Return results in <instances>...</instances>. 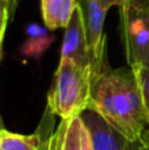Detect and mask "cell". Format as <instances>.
<instances>
[{"mask_svg":"<svg viewBox=\"0 0 149 150\" xmlns=\"http://www.w3.org/2000/svg\"><path fill=\"white\" fill-rule=\"evenodd\" d=\"M131 142L139 141L149 128L136 75L131 67L104 69L92 78L89 108Z\"/></svg>","mask_w":149,"mask_h":150,"instance_id":"cell-1","label":"cell"},{"mask_svg":"<svg viewBox=\"0 0 149 150\" xmlns=\"http://www.w3.org/2000/svg\"><path fill=\"white\" fill-rule=\"evenodd\" d=\"M92 71L67 58H61L52 88L48 93V111L62 119L81 116L91 98Z\"/></svg>","mask_w":149,"mask_h":150,"instance_id":"cell-2","label":"cell"},{"mask_svg":"<svg viewBox=\"0 0 149 150\" xmlns=\"http://www.w3.org/2000/svg\"><path fill=\"white\" fill-rule=\"evenodd\" d=\"M120 9L127 63L135 69L149 47V0H124Z\"/></svg>","mask_w":149,"mask_h":150,"instance_id":"cell-3","label":"cell"},{"mask_svg":"<svg viewBox=\"0 0 149 150\" xmlns=\"http://www.w3.org/2000/svg\"><path fill=\"white\" fill-rule=\"evenodd\" d=\"M81 8L86 32L87 45L91 58L92 78L99 75L104 69L106 63V37H104V20L107 12L112 7H121L124 0H77Z\"/></svg>","mask_w":149,"mask_h":150,"instance_id":"cell-4","label":"cell"},{"mask_svg":"<svg viewBox=\"0 0 149 150\" xmlns=\"http://www.w3.org/2000/svg\"><path fill=\"white\" fill-rule=\"evenodd\" d=\"M92 150H131L132 142L91 109L81 115Z\"/></svg>","mask_w":149,"mask_h":150,"instance_id":"cell-5","label":"cell"},{"mask_svg":"<svg viewBox=\"0 0 149 150\" xmlns=\"http://www.w3.org/2000/svg\"><path fill=\"white\" fill-rule=\"evenodd\" d=\"M61 58H67L83 67H91V58L84 32L81 8L77 5L67 26L61 47Z\"/></svg>","mask_w":149,"mask_h":150,"instance_id":"cell-6","label":"cell"},{"mask_svg":"<svg viewBox=\"0 0 149 150\" xmlns=\"http://www.w3.org/2000/svg\"><path fill=\"white\" fill-rule=\"evenodd\" d=\"M49 150H92L81 116L61 120L49 137Z\"/></svg>","mask_w":149,"mask_h":150,"instance_id":"cell-7","label":"cell"},{"mask_svg":"<svg viewBox=\"0 0 149 150\" xmlns=\"http://www.w3.org/2000/svg\"><path fill=\"white\" fill-rule=\"evenodd\" d=\"M77 0H41V16L48 29L66 28L75 11Z\"/></svg>","mask_w":149,"mask_h":150,"instance_id":"cell-8","label":"cell"},{"mask_svg":"<svg viewBox=\"0 0 149 150\" xmlns=\"http://www.w3.org/2000/svg\"><path fill=\"white\" fill-rule=\"evenodd\" d=\"M46 136L40 134H18L3 129L0 132V150H40Z\"/></svg>","mask_w":149,"mask_h":150,"instance_id":"cell-9","label":"cell"},{"mask_svg":"<svg viewBox=\"0 0 149 150\" xmlns=\"http://www.w3.org/2000/svg\"><path fill=\"white\" fill-rule=\"evenodd\" d=\"M28 41L23 47V53L26 55H37L38 53H42L49 46V42L52 41L46 30L37 25L28 26Z\"/></svg>","mask_w":149,"mask_h":150,"instance_id":"cell-10","label":"cell"},{"mask_svg":"<svg viewBox=\"0 0 149 150\" xmlns=\"http://www.w3.org/2000/svg\"><path fill=\"white\" fill-rule=\"evenodd\" d=\"M20 0H0V62L3 57V42L9 21L12 20Z\"/></svg>","mask_w":149,"mask_h":150,"instance_id":"cell-11","label":"cell"},{"mask_svg":"<svg viewBox=\"0 0 149 150\" xmlns=\"http://www.w3.org/2000/svg\"><path fill=\"white\" fill-rule=\"evenodd\" d=\"M135 75H136L137 83H139V88L141 92L143 103H144L145 111L149 117V70L143 66H137V67L132 69Z\"/></svg>","mask_w":149,"mask_h":150,"instance_id":"cell-12","label":"cell"},{"mask_svg":"<svg viewBox=\"0 0 149 150\" xmlns=\"http://www.w3.org/2000/svg\"><path fill=\"white\" fill-rule=\"evenodd\" d=\"M131 150H149V132L148 129L145 130V133L143 134V137L139 141L132 142Z\"/></svg>","mask_w":149,"mask_h":150,"instance_id":"cell-13","label":"cell"},{"mask_svg":"<svg viewBox=\"0 0 149 150\" xmlns=\"http://www.w3.org/2000/svg\"><path fill=\"white\" fill-rule=\"evenodd\" d=\"M139 66H143V67H145L149 70V47L147 49V52H145L144 57H143V59H141V62H140Z\"/></svg>","mask_w":149,"mask_h":150,"instance_id":"cell-14","label":"cell"},{"mask_svg":"<svg viewBox=\"0 0 149 150\" xmlns=\"http://www.w3.org/2000/svg\"><path fill=\"white\" fill-rule=\"evenodd\" d=\"M49 137L50 136H48V137H45L44 142H42L41 148H40V150H49Z\"/></svg>","mask_w":149,"mask_h":150,"instance_id":"cell-15","label":"cell"},{"mask_svg":"<svg viewBox=\"0 0 149 150\" xmlns=\"http://www.w3.org/2000/svg\"><path fill=\"white\" fill-rule=\"evenodd\" d=\"M3 129H5V128H4V122H3V119H1V115H0V132Z\"/></svg>","mask_w":149,"mask_h":150,"instance_id":"cell-16","label":"cell"},{"mask_svg":"<svg viewBox=\"0 0 149 150\" xmlns=\"http://www.w3.org/2000/svg\"><path fill=\"white\" fill-rule=\"evenodd\" d=\"M148 132H149V128H148Z\"/></svg>","mask_w":149,"mask_h":150,"instance_id":"cell-17","label":"cell"}]
</instances>
